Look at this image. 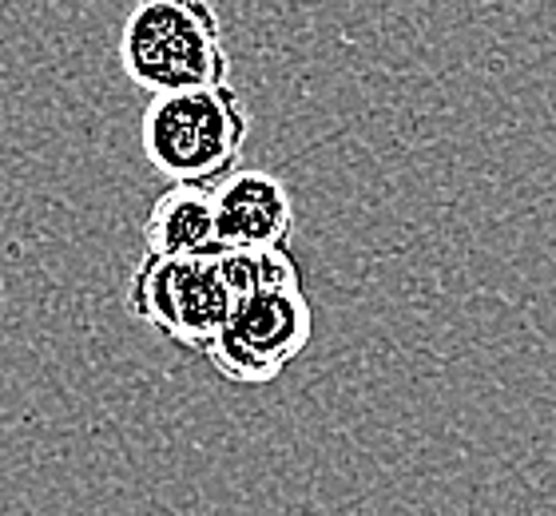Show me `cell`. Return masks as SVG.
<instances>
[{
  "mask_svg": "<svg viewBox=\"0 0 556 516\" xmlns=\"http://www.w3.org/2000/svg\"><path fill=\"white\" fill-rule=\"evenodd\" d=\"M119 68L148 96L227 84L231 56L211 0H136L119 28Z\"/></svg>",
  "mask_w": 556,
  "mask_h": 516,
  "instance_id": "6da1fadb",
  "label": "cell"
},
{
  "mask_svg": "<svg viewBox=\"0 0 556 516\" xmlns=\"http://www.w3.org/2000/svg\"><path fill=\"white\" fill-rule=\"evenodd\" d=\"M251 115L231 84L151 96L139 119V148L172 184L211 187L239 167Z\"/></svg>",
  "mask_w": 556,
  "mask_h": 516,
  "instance_id": "7a4b0ae2",
  "label": "cell"
},
{
  "mask_svg": "<svg viewBox=\"0 0 556 516\" xmlns=\"http://www.w3.org/2000/svg\"><path fill=\"white\" fill-rule=\"evenodd\" d=\"M239 290L227 270V251L199 259H160L143 254L131 270L128 310L143 326L184 350H207L211 338L231 318Z\"/></svg>",
  "mask_w": 556,
  "mask_h": 516,
  "instance_id": "3957f363",
  "label": "cell"
},
{
  "mask_svg": "<svg viewBox=\"0 0 556 516\" xmlns=\"http://www.w3.org/2000/svg\"><path fill=\"white\" fill-rule=\"evenodd\" d=\"M314 338V310L302 287L255 290L235 302L231 318L211 338L203 357L235 386L275 381Z\"/></svg>",
  "mask_w": 556,
  "mask_h": 516,
  "instance_id": "277c9868",
  "label": "cell"
},
{
  "mask_svg": "<svg viewBox=\"0 0 556 516\" xmlns=\"http://www.w3.org/2000/svg\"><path fill=\"white\" fill-rule=\"evenodd\" d=\"M215 223L227 251H278L294 239V199L270 172H231L215 187Z\"/></svg>",
  "mask_w": 556,
  "mask_h": 516,
  "instance_id": "5b68a950",
  "label": "cell"
},
{
  "mask_svg": "<svg viewBox=\"0 0 556 516\" xmlns=\"http://www.w3.org/2000/svg\"><path fill=\"white\" fill-rule=\"evenodd\" d=\"M143 247L160 259H199L227 251L215 223V191L199 184L167 187L143 223Z\"/></svg>",
  "mask_w": 556,
  "mask_h": 516,
  "instance_id": "8992f818",
  "label": "cell"
}]
</instances>
